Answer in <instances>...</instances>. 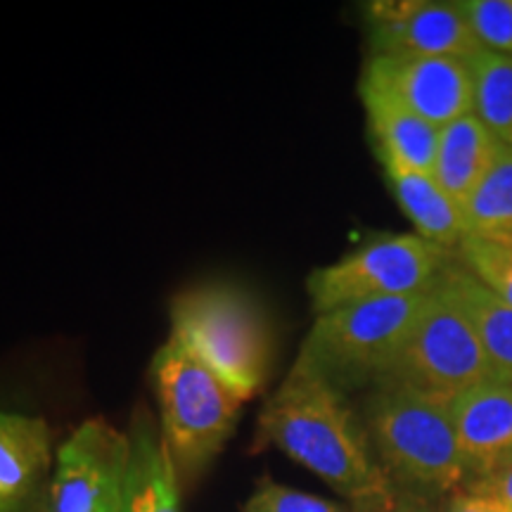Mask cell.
I'll return each instance as SVG.
<instances>
[{"label": "cell", "instance_id": "e0dca14e", "mask_svg": "<svg viewBox=\"0 0 512 512\" xmlns=\"http://www.w3.org/2000/svg\"><path fill=\"white\" fill-rule=\"evenodd\" d=\"M501 150L503 143H498L494 133L470 112L439 131V150L432 176L460 207H465Z\"/></svg>", "mask_w": 512, "mask_h": 512}, {"label": "cell", "instance_id": "cb8c5ba5", "mask_svg": "<svg viewBox=\"0 0 512 512\" xmlns=\"http://www.w3.org/2000/svg\"><path fill=\"white\" fill-rule=\"evenodd\" d=\"M467 486H470V489L482 491V494L494 496L496 501H501L505 508L512 512V465L505 467V470H501V472H496V475L477 479V482H472Z\"/></svg>", "mask_w": 512, "mask_h": 512}, {"label": "cell", "instance_id": "4fadbf2b", "mask_svg": "<svg viewBox=\"0 0 512 512\" xmlns=\"http://www.w3.org/2000/svg\"><path fill=\"white\" fill-rule=\"evenodd\" d=\"M434 290L467 320L496 380L512 384V306L479 283L458 256L448 261Z\"/></svg>", "mask_w": 512, "mask_h": 512}, {"label": "cell", "instance_id": "7402d4cb", "mask_svg": "<svg viewBox=\"0 0 512 512\" xmlns=\"http://www.w3.org/2000/svg\"><path fill=\"white\" fill-rule=\"evenodd\" d=\"M242 512H354L328 498H320L306 491L290 489L273 479H259L254 494L247 498Z\"/></svg>", "mask_w": 512, "mask_h": 512}, {"label": "cell", "instance_id": "ffe728a7", "mask_svg": "<svg viewBox=\"0 0 512 512\" xmlns=\"http://www.w3.org/2000/svg\"><path fill=\"white\" fill-rule=\"evenodd\" d=\"M456 256L479 283L512 306V245L465 235Z\"/></svg>", "mask_w": 512, "mask_h": 512}, {"label": "cell", "instance_id": "ac0fdd59", "mask_svg": "<svg viewBox=\"0 0 512 512\" xmlns=\"http://www.w3.org/2000/svg\"><path fill=\"white\" fill-rule=\"evenodd\" d=\"M467 235L512 245V147L501 155L465 202Z\"/></svg>", "mask_w": 512, "mask_h": 512}, {"label": "cell", "instance_id": "5bb4252c", "mask_svg": "<svg viewBox=\"0 0 512 512\" xmlns=\"http://www.w3.org/2000/svg\"><path fill=\"white\" fill-rule=\"evenodd\" d=\"M126 434L128 470L121 512H181V484L152 413L136 408Z\"/></svg>", "mask_w": 512, "mask_h": 512}, {"label": "cell", "instance_id": "5b68a950", "mask_svg": "<svg viewBox=\"0 0 512 512\" xmlns=\"http://www.w3.org/2000/svg\"><path fill=\"white\" fill-rule=\"evenodd\" d=\"M430 292L342 306L313 320L297 361L339 392L373 387L411 335Z\"/></svg>", "mask_w": 512, "mask_h": 512}, {"label": "cell", "instance_id": "30bf717a", "mask_svg": "<svg viewBox=\"0 0 512 512\" xmlns=\"http://www.w3.org/2000/svg\"><path fill=\"white\" fill-rule=\"evenodd\" d=\"M370 55H430L470 60L479 46L458 3L375 0L363 10Z\"/></svg>", "mask_w": 512, "mask_h": 512}, {"label": "cell", "instance_id": "603a6c76", "mask_svg": "<svg viewBox=\"0 0 512 512\" xmlns=\"http://www.w3.org/2000/svg\"><path fill=\"white\" fill-rule=\"evenodd\" d=\"M441 512H510V510L505 508L501 501H496L494 496L482 494V491L465 486V489H460L453 496H448L446 508Z\"/></svg>", "mask_w": 512, "mask_h": 512}, {"label": "cell", "instance_id": "8992f818", "mask_svg": "<svg viewBox=\"0 0 512 512\" xmlns=\"http://www.w3.org/2000/svg\"><path fill=\"white\" fill-rule=\"evenodd\" d=\"M453 256L415 233L373 238L335 264L311 271V309L320 316L351 304L430 292Z\"/></svg>", "mask_w": 512, "mask_h": 512}, {"label": "cell", "instance_id": "d6986e66", "mask_svg": "<svg viewBox=\"0 0 512 512\" xmlns=\"http://www.w3.org/2000/svg\"><path fill=\"white\" fill-rule=\"evenodd\" d=\"M472 72V114L512 147V57L479 50L467 60Z\"/></svg>", "mask_w": 512, "mask_h": 512}, {"label": "cell", "instance_id": "7c38bea8", "mask_svg": "<svg viewBox=\"0 0 512 512\" xmlns=\"http://www.w3.org/2000/svg\"><path fill=\"white\" fill-rule=\"evenodd\" d=\"M467 484L512 465V384L486 380L448 403Z\"/></svg>", "mask_w": 512, "mask_h": 512}, {"label": "cell", "instance_id": "44dd1931", "mask_svg": "<svg viewBox=\"0 0 512 512\" xmlns=\"http://www.w3.org/2000/svg\"><path fill=\"white\" fill-rule=\"evenodd\" d=\"M479 50L512 57V0H460Z\"/></svg>", "mask_w": 512, "mask_h": 512}, {"label": "cell", "instance_id": "7a4b0ae2", "mask_svg": "<svg viewBox=\"0 0 512 512\" xmlns=\"http://www.w3.org/2000/svg\"><path fill=\"white\" fill-rule=\"evenodd\" d=\"M370 446L399 494L437 501L467 486V470L446 401L375 384L361 411Z\"/></svg>", "mask_w": 512, "mask_h": 512}, {"label": "cell", "instance_id": "277c9868", "mask_svg": "<svg viewBox=\"0 0 512 512\" xmlns=\"http://www.w3.org/2000/svg\"><path fill=\"white\" fill-rule=\"evenodd\" d=\"M171 337L249 401L271 375L273 335L266 311L245 287L209 280L171 299Z\"/></svg>", "mask_w": 512, "mask_h": 512}, {"label": "cell", "instance_id": "ba28073f", "mask_svg": "<svg viewBox=\"0 0 512 512\" xmlns=\"http://www.w3.org/2000/svg\"><path fill=\"white\" fill-rule=\"evenodd\" d=\"M128 470V434L93 418L57 451L50 512H121Z\"/></svg>", "mask_w": 512, "mask_h": 512}, {"label": "cell", "instance_id": "9c48e42d", "mask_svg": "<svg viewBox=\"0 0 512 512\" xmlns=\"http://www.w3.org/2000/svg\"><path fill=\"white\" fill-rule=\"evenodd\" d=\"M358 86L389 95L437 128L472 112L470 64L458 57L370 55Z\"/></svg>", "mask_w": 512, "mask_h": 512}, {"label": "cell", "instance_id": "2e32d148", "mask_svg": "<svg viewBox=\"0 0 512 512\" xmlns=\"http://www.w3.org/2000/svg\"><path fill=\"white\" fill-rule=\"evenodd\" d=\"M382 169L396 204L413 223L415 235L456 254L467 235L463 207L441 188L432 174L401 169L394 164H382Z\"/></svg>", "mask_w": 512, "mask_h": 512}, {"label": "cell", "instance_id": "8fae6325", "mask_svg": "<svg viewBox=\"0 0 512 512\" xmlns=\"http://www.w3.org/2000/svg\"><path fill=\"white\" fill-rule=\"evenodd\" d=\"M55 465L46 420L0 411V512H50Z\"/></svg>", "mask_w": 512, "mask_h": 512}, {"label": "cell", "instance_id": "52a82bcc", "mask_svg": "<svg viewBox=\"0 0 512 512\" xmlns=\"http://www.w3.org/2000/svg\"><path fill=\"white\" fill-rule=\"evenodd\" d=\"M496 380L467 320L432 287L411 335L375 384L403 387L451 403L458 394ZM373 384V387H375Z\"/></svg>", "mask_w": 512, "mask_h": 512}, {"label": "cell", "instance_id": "9a60e30c", "mask_svg": "<svg viewBox=\"0 0 512 512\" xmlns=\"http://www.w3.org/2000/svg\"><path fill=\"white\" fill-rule=\"evenodd\" d=\"M358 95L366 107L368 131L380 164L432 174L441 128L373 88L358 86Z\"/></svg>", "mask_w": 512, "mask_h": 512}, {"label": "cell", "instance_id": "d4e9b609", "mask_svg": "<svg viewBox=\"0 0 512 512\" xmlns=\"http://www.w3.org/2000/svg\"><path fill=\"white\" fill-rule=\"evenodd\" d=\"M380 512H441V508H437V501H430V498L399 494V491H396L394 503Z\"/></svg>", "mask_w": 512, "mask_h": 512}, {"label": "cell", "instance_id": "3957f363", "mask_svg": "<svg viewBox=\"0 0 512 512\" xmlns=\"http://www.w3.org/2000/svg\"><path fill=\"white\" fill-rule=\"evenodd\" d=\"M150 382L159 430L183 489L223 451L247 401L174 337L152 356Z\"/></svg>", "mask_w": 512, "mask_h": 512}, {"label": "cell", "instance_id": "6da1fadb", "mask_svg": "<svg viewBox=\"0 0 512 512\" xmlns=\"http://www.w3.org/2000/svg\"><path fill=\"white\" fill-rule=\"evenodd\" d=\"M268 446L323 479L354 512H380L394 503L396 489L347 394L299 363H292L256 420L254 451Z\"/></svg>", "mask_w": 512, "mask_h": 512}]
</instances>
